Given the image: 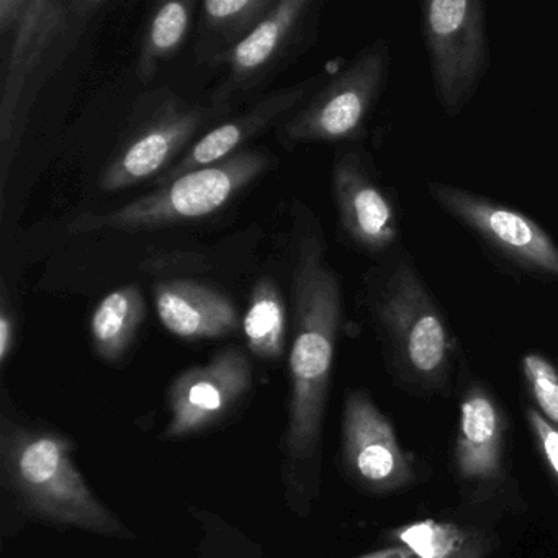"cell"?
I'll return each instance as SVG.
<instances>
[{"label": "cell", "instance_id": "9", "mask_svg": "<svg viewBox=\"0 0 558 558\" xmlns=\"http://www.w3.org/2000/svg\"><path fill=\"white\" fill-rule=\"evenodd\" d=\"M253 388V365L241 349L218 351L174 378L168 391L169 421L162 437L179 440L221 423Z\"/></svg>", "mask_w": 558, "mask_h": 558}, {"label": "cell", "instance_id": "1", "mask_svg": "<svg viewBox=\"0 0 558 558\" xmlns=\"http://www.w3.org/2000/svg\"><path fill=\"white\" fill-rule=\"evenodd\" d=\"M71 437L2 413V488L32 521L102 537L133 538L125 522L94 493L73 460Z\"/></svg>", "mask_w": 558, "mask_h": 558}, {"label": "cell", "instance_id": "22", "mask_svg": "<svg viewBox=\"0 0 558 558\" xmlns=\"http://www.w3.org/2000/svg\"><path fill=\"white\" fill-rule=\"evenodd\" d=\"M521 368L538 413L558 429V368L538 352H527L522 357Z\"/></svg>", "mask_w": 558, "mask_h": 558}, {"label": "cell", "instance_id": "25", "mask_svg": "<svg viewBox=\"0 0 558 558\" xmlns=\"http://www.w3.org/2000/svg\"><path fill=\"white\" fill-rule=\"evenodd\" d=\"M489 542L488 538L483 537L476 532L475 537L459 551V554L453 555L452 558H483L488 551Z\"/></svg>", "mask_w": 558, "mask_h": 558}, {"label": "cell", "instance_id": "16", "mask_svg": "<svg viewBox=\"0 0 558 558\" xmlns=\"http://www.w3.org/2000/svg\"><path fill=\"white\" fill-rule=\"evenodd\" d=\"M506 423L492 395L472 385L460 403L456 466L466 482H492L502 466Z\"/></svg>", "mask_w": 558, "mask_h": 558}, {"label": "cell", "instance_id": "17", "mask_svg": "<svg viewBox=\"0 0 558 558\" xmlns=\"http://www.w3.org/2000/svg\"><path fill=\"white\" fill-rule=\"evenodd\" d=\"M146 318V303L136 286L119 287L100 300L90 316L94 351L104 362L122 361Z\"/></svg>", "mask_w": 558, "mask_h": 558}, {"label": "cell", "instance_id": "4", "mask_svg": "<svg viewBox=\"0 0 558 558\" xmlns=\"http://www.w3.org/2000/svg\"><path fill=\"white\" fill-rule=\"evenodd\" d=\"M292 295L295 336L289 361V410L299 420L318 421L328 401L342 290L338 274L326 264L322 244L313 238L300 247Z\"/></svg>", "mask_w": 558, "mask_h": 558}, {"label": "cell", "instance_id": "18", "mask_svg": "<svg viewBox=\"0 0 558 558\" xmlns=\"http://www.w3.org/2000/svg\"><path fill=\"white\" fill-rule=\"evenodd\" d=\"M247 348L257 357L277 361L286 351L287 308L279 287L260 279L251 293L250 308L243 318Z\"/></svg>", "mask_w": 558, "mask_h": 558}, {"label": "cell", "instance_id": "12", "mask_svg": "<svg viewBox=\"0 0 558 558\" xmlns=\"http://www.w3.org/2000/svg\"><path fill=\"white\" fill-rule=\"evenodd\" d=\"M342 460L349 475L375 493L403 488L414 476L390 421L362 390L349 391L345 397Z\"/></svg>", "mask_w": 558, "mask_h": 558}, {"label": "cell", "instance_id": "6", "mask_svg": "<svg viewBox=\"0 0 558 558\" xmlns=\"http://www.w3.org/2000/svg\"><path fill=\"white\" fill-rule=\"evenodd\" d=\"M421 28L434 93L453 119L469 106L489 68L485 4L482 0L424 2Z\"/></svg>", "mask_w": 558, "mask_h": 558}, {"label": "cell", "instance_id": "8", "mask_svg": "<svg viewBox=\"0 0 558 558\" xmlns=\"http://www.w3.org/2000/svg\"><path fill=\"white\" fill-rule=\"evenodd\" d=\"M388 71L387 41L365 48L306 107L280 126V142L289 148L357 140L384 90Z\"/></svg>", "mask_w": 558, "mask_h": 558}, {"label": "cell", "instance_id": "21", "mask_svg": "<svg viewBox=\"0 0 558 558\" xmlns=\"http://www.w3.org/2000/svg\"><path fill=\"white\" fill-rule=\"evenodd\" d=\"M475 534L450 522L426 519L395 529L390 532V538L395 545L407 547L417 558H452Z\"/></svg>", "mask_w": 558, "mask_h": 558}, {"label": "cell", "instance_id": "23", "mask_svg": "<svg viewBox=\"0 0 558 558\" xmlns=\"http://www.w3.org/2000/svg\"><path fill=\"white\" fill-rule=\"evenodd\" d=\"M529 426L534 434L535 442L547 462L548 469L558 480V429L551 426L537 410L527 411Z\"/></svg>", "mask_w": 558, "mask_h": 558}, {"label": "cell", "instance_id": "11", "mask_svg": "<svg viewBox=\"0 0 558 558\" xmlns=\"http://www.w3.org/2000/svg\"><path fill=\"white\" fill-rule=\"evenodd\" d=\"M332 194L342 233L355 250L377 257L400 250L397 204L359 153H345L336 159Z\"/></svg>", "mask_w": 558, "mask_h": 558}, {"label": "cell", "instance_id": "20", "mask_svg": "<svg viewBox=\"0 0 558 558\" xmlns=\"http://www.w3.org/2000/svg\"><path fill=\"white\" fill-rule=\"evenodd\" d=\"M192 9L189 0H172L156 9L140 50V80H151L159 64L178 53L191 28Z\"/></svg>", "mask_w": 558, "mask_h": 558}, {"label": "cell", "instance_id": "13", "mask_svg": "<svg viewBox=\"0 0 558 558\" xmlns=\"http://www.w3.org/2000/svg\"><path fill=\"white\" fill-rule=\"evenodd\" d=\"M313 8L312 0H280L244 40L225 51L218 61L227 66V81L215 93L214 107L227 106L270 76L302 41Z\"/></svg>", "mask_w": 558, "mask_h": 558}, {"label": "cell", "instance_id": "14", "mask_svg": "<svg viewBox=\"0 0 558 558\" xmlns=\"http://www.w3.org/2000/svg\"><path fill=\"white\" fill-rule=\"evenodd\" d=\"M315 81L295 84L286 89L276 90L251 107L236 119L228 120L205 133L194 143L182 158L156 179V184L166 185L187 172L217 165L240 153V148L250 143L254 136L269 129L277 120L292 112L312 90Z\"/></svg>", "mask_w": 558, "mask_h": 558}, {"label": "cell", "instance_id": "5", "mask_svg": "<svg viewBox=\"0 0 558 558\" xmlns=\"http://www.w3.org/2000/svg\"><path fill=\"white\" fill-rule=\"evenodd\" d=\"M263 153H236L225 161L187 172L175 181L106 214H86L71 225L74 233L116 230L126 233L159 230L201 220L227 207L247 185L266 172Z\"/></svg>", "mask_w": 558, "mask_h": 558}, {"label": "cell", "instance_id": "15", "mask_svg": "<svg viewBox=\"0 0 558 558\" xmlns=\"http://www.w3.org/2000/svg\"><path fill=\"white\" fill-rule=\"evenodd\" d=\"M153 293L159 319L178 338L218 339L240 329L236 306L214 287L194 280H162Z\"/></svg>", "mask_w": 558, "mask_h": 558}, {"label": "cell", "instance_id": "10", "mask_svg": "<svg viewBox=\"0 0 558 558\" xmlns=\"http://www.w3.org/2000/svg\"><path fill=\"white\" fill-rule=\"evenodd\" d=\"M210 109L169 100L132 133L104 169L99 189L106 192L136 187L165 174L182 158Z\"/></svg>", "mask_w": 558, "mask_h": 558}, {"label": "cell", "instance_id": "24", "mask_svg": "<svg viewBox=\"0 0 558 558\" xmlns=\"http://www.w3.org/2000/svg\"><path fill=\"white\" fill-rule=\"evenodd\" d=\"M15 336H17V326H15V316L9 306L5 295L2 296V308H0V364H8L9 357L15 348Z\"/></svg>", "mask_w": 558, "mask_h": 558}, {"label": "cell", "instance_id": "7", "mask_svg": "<svg viewBox=\"0 0 558 558\" xmlns=\"http://www.w3.org/2000/svg\"><path fill=\"white\" fill-rule=\"evenodd\" d=\"M427 194L496 259L524 276L558 282V243L527 215L444 182H429Z\"/></svg>", "mask_w": 558, "mask_h": 558}, {"label": "cell", "instance_id": "26", "mask_svg": "<svg viewBox=\"0 0 558 558\" xmlns=\"http://www.w3.org/2000/svg\"><path fill=\"white\" fill-rule=\"evenodd\" d=\"M357 558H417L413 551L408 550L401 545H391V547L381 548V550L371 551V554L362 555Z\"/></svg>", "mask_w": 558, "mask_h": 558}, {"label": "cell", "instance_id": "19", "mask_svg": "<svg viewBox=\"0 0 558 558\" xmlns=\"http://www.w3.org/2000/svg\"><path fill=\"white\" fill-rule=\"evenodd\" d=\"M276 5L274 0H205L202 4L204 40L218 58L240 44Z\"/></svg>", "mask_w": 558, "mask_h": 558}, {"label": "cell", "instance_id": "3", "mask_svg": "<svg viewBox=\"0 0 558 558\" xmlns=\"http://www.w3.org/2000/svg\"><path fill=\"white\" fill-rule=\"evenodd\" d=\"M368 293L372 318L398 371L420 384L439 385L452 365L456 338L407 251H395L372 272Z\"/></svg>", "mask_w": 558, "mask_h": 558}, {"label": "cell", "instance_id": "2", "mask_svg": "<svg viewBox=\"0 0 558 558\" xmlns=\"http://www.w3.org/2000/svg\"><path fill=\"white\" fill-rule=\"evenodd\" d=\"M106 8L102 0H25L21 14L8 27L9 38L0 86V145L2 174H8L28 113L44 84L80 44L87 24Z\"/></svg>", "mask_w": 558, "mask_h": 558}]
</instances>
